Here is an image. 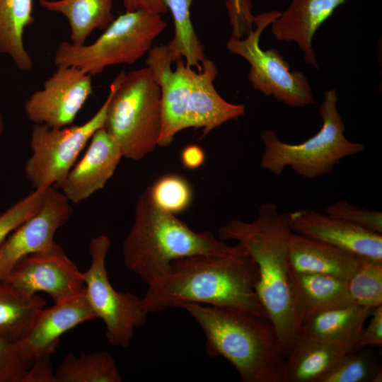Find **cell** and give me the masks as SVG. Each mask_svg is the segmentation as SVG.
<instances>
[{
    "mask_svg": "<svg viewBox=\"0 0 382 382\" xmlns=\"http://www.w3.org/2000/svg\"><path fill=\"white\" fill-rule=\"evenodd\" d=\"M292 233L289 212H279L272 202L261 204L253 220L231 219L218 231L221 241H236L255 262L257 296L286 357L301 324L289 252Z\"/></svg>",
    "mask_w": 382,
    "mask_h": 382,
    "instance_id": "obj_1",
    "label": "cell"
},
{
    "mask_svg": "<svg viewBox=\"0 0 382 382\" xmlns=\"http://www.w3.org/2000/svg\"><path fill=\"white\" fill-rule=\"evenodd\" d=\"M257 267L242 248L229 255H192L173 261L167 274L148 284L141 301L149 313L197 303L267 318L257 296Z\"/></svg>",
    "mask_w": 382,
    "mask_h": 382,
    "instance_id": "obj_2",
    "label": "cell"
},
{
    "mask_svg": "<svg viewBox=\"0 0 382 382\" xmlns=\"http://www.w3.org/2000/svg\"><path fill=\"white\" fill-rule=\"evenodd\" d=\"M161 89V129L158 146H169L175 136L188 128L202 129L200 139L224 123L245 114L243 104H233L216 91L215 64L206 58L200 71L183 57L174 62L166 45L153 46L146 59Z\"/></svg>",
    "mask_w": 382,
    "mask_h": 382,
    "instance_id": "obj_3",
    "label": "cell"
},
{
    "mask_svg": "<svg viewBox=\"0 0 382 382\" xmlns=\"http://www.w3.org/2000/svg\"><path fill=\"white\" fill-rule=\"evenodd\" d=\"M199 325L210 357H221L242 382H282L286 355L267 318L235 308L197 303L180 305Z\"/></svg>",
    "mask_w": 382,
    "mask_h": 382,
    "instance_id": "obj_4",
    "label": "cell"
},
{
    "mask_svg": "<svg viewBox=\"0 0 382 382\" xmlns=\"http://www.w3.org/2000/svg\"><path fill=\"white\" fill-rule=\"evenodd\" d=\"M241 250L211 231L196 232L156 207L146 190L139 196L130 231L122 243L127 269L147 285L167 274L173 261L197 255H229Z\"/></svg>",
    "mask_w": 382,
    "mask_h": 382,
    "instance_id": "obj_5",
    "label": "cell"
},
{
    "mask_svg": "<svg viewBox=\"0 0 382 382\" xmlns=\"http://www.w3.org/2000/svg\"><path fill=\"white\" fill-rule=\"evenodd\" d=\"M337 100L335 89L323 93L319 108L321 127L301 143L283 141L272 129L262 131L260 166L275 175L290 167L298 175L312 180L332 173L342 159L363 152L364 143L352 141L345 135V125L337 110Z\"/></svg>",
    "mask_w": 382,
    "mask_h": 382,
    "instance_id": "obj_6",
    "label": "cell"
},
{
    "mask_svg": "<svg viewBox=\"0 0 382 382\" xmlns=\"http://www.w3.org/2000/svg\"><path fill=\"white\" fill-rule=\"evenodd\" d=\"M111 98L103 128L123 157L139 161L158 146L161 129V89L148 66L122 69L110 86Z\"/></svg>",
    "mask_w": 382,
    "mask_h": 382,
    "instance_id": "obj_7",
    "label": "cell"
},
{
    "mask_svg": "<svg viewBox=\"0 0 382 382\" xmlns=\"http://www.w3.org/2000/svg\"><path fill=\"white\" fill-rule=\"evenodd\" d=\"M166 27L161 14L141 10L125 11L91 44L59 42L54 64L73 66L91 76L110 66L133 64L148 54Z\"/></svg>",
    "mask_w": 382,
    "mask_h": 382,
    "instance_id": "obj_8",
    "label": "cell"
},
{
    "mask_svg": "<svg viewBox=\"0 0 382 382\" xmlns=\"http://www.w3.org/2000/svg\"><path fill=\"white\" fill-rule=\"evenodd\" d=\"M272 11L255 16V28L245 37H231L226 49L241 56L250 65L248 79L253 88L266 96L293 108L314 103V95L307 77L289 64L276 48L263 50L260 39L263 30L280 15Z\"/></svg>",
    "mask_w": 382,
    "mask_h": 382,
    "instance_id": "obj_9",
    "label": "cell"
},
{
    "mask_svg": "<svg viewBox=\"0 0 382 382\" xmlns=\"http://www.w3.org/2000/svg\"><path fill=\"white\" fill-rule=\"evenodd\" d=\"M111 91L98 110L79 125L50 127L34 125L30 139L31 155L24 166L26 178L34 190L59 189L95 132L103 127Z\"/></svg>",
    "mask_w": 382,
    "mask_h": 382,
    "instance_id": "obj_10",
    "label": "cell"
},
{
    "mask_svg": "<svg viewBox=\"0 0 382 382\" xmlns=\"http://www.w3.org/2000/svg\"><path fill=\"white\" fill-rule=\"evenodd\" d=\"M110 245L107 235H99L91 241V262L83 272L85 290L96 318H100L105 325L108 342L127 348L135 329L146 325L149 313L140 298L130 292L117 291L110 283L105 264Z\"/></svg>",
    "mask_w": 382,
    "mask_h": 382,
    "instance_id": "obj_11",
    "label": "cell"
},
{
    "mask_svg": "<svg viewBox=\"0 0 382 382\" xmlns=\"http://www.w3.org/2000/svg\"><path fill=\"white\" fill-rule=\"evenodd\" d=\"M93 91L91 75L73 66L59 65L42 88L28 98L24 110L34 125L69 126Z\"/></svg>",
    "mask_w": 382,
    "mask_h": 382,
    "instance_id": "obj_12",
    "label": "cell"
},
{
    "mask_svg": "<svg viewBox=\"0 0 382 382\" xmlns=\"http://www.w3.org/2000/svg\"><path fill=\"white\" fill-rule=\"evenodd\" d=\"M73 212L71 202L62 191L54 187H48L39 210L0 245V280L5 279L23 257L51 248L56 243V232L69 221Z\"/></svg>",
    "mask_w": 382,
    "mask_h": 382,
    "instance_id": "obj_13",
    "label": "cell"
},
{
    "mask_svg": "<svg viewBox=\"0 0 382 382\" xmlns=\"http://www.w3.org/2000/svg\"><path fill=\"white\" fill-rule=\"evenodd\" d=\"M4 281L29 294L43 291L54 302L74 296L85 287L83 272L57 243L49 250L21 259Z\"/></svg>",
    "mask_w": 382,
    "mask_h": 382,
    "instance_id": "obj_14",
    "label": "cell"
},
{
    "mask_svg": "<svg viewBox=\"0 0 382 382\" xmlns=\"http://www.w3.org/2000/svg\"><path fill=\"white\" fill-rule=\"evenodd\" d=\"M289 218L294 233L382 262V234L308 208L289 212Z\"/></svg>",
    "mask_w": 382,
    "mask_h": 382,
    "instance_id": "obj_15",
    "label": "cell"
},
{
    "mask_svg": "<svg viewBox=\"0 0 382 382\" xmlns=\"http://www.w3.org/2000/svg\"><path fill=\"white\" fill-rule=\"evenodd\" d=\"M122 157L117 142L102 127L93 135L83 158L59 189L71 203L78 204L105 187Z\"/></svg>",
    "mask_w": 382,
    "mask_h": 382,
    "instance_id": "obj_16",
    "label": "cell"
},
{
    "mask_svg": "<svg viewBox=\"0 0 382 382\" xmlns=\"http://www.w3.org/2000/svg\"><path fill=\"white\" fill-rule=\"evenodd\" d=\"M95 318L84 287L81 292L40 311L20 341L33 359L40 355L51 356L65 332Z\"/></svg>",
    "mask_w": 382,
    "mask_h": 382,
    "instance_id": "obj_17",
    "label": "cell"
},
{
    "mask_svg": "<svg viewBox=\"0 0 382 382\" xmlns=\"http://www.w3.org/2000/svg\"><path fill=\"white\" fill-rule=\"evenodd\" d=\"M347 0H291L285 11L274 21L272 33L280 41L295 42L304 61L318 69L313 39L320 26Z\"/></svg>",
    "mask_w": 382,
    "mask_h": 382,
    "instance_id": "obj_18",
    "label": "cell"
},
{
    "mask_svg": "<svg viewBox=\"0 0 382 382\" xmlns=\"http://www.w3.org/2000/svg\"><path fill=\"white\" fill-rule=\"evenodd\" d=\"M373 310L352 303L319 312L302 321L299 332L354 352L365 323Z\"/></svg>",
    "mask_w": 382,
    "mask_h": 382,
    "instance_id": "obj_19",
    "label": "cell"
},
{
    "mask_svg": "<svg viewBox=\"0 0 382 382\" xmlns=\"http://www.w3.org/2000/svg\"><path fill=\"white\" fill-rule=\"evenodd\" d=\"M289 252L294 272L328 274L345 282L352 276L359 259L344 250L294 232Z\"/></svg>",
    "mask_w": 382,
    "mask_h": 382,
    "instance_id": "obj_20",
    "label": "cell"
},
{
    "mask_svg": "<svg viewBox=\"0 0 382 382\" xmlns=\"http://www.w3.org/2000/svg\"><path fill=\"white\" fill-rule=\"evenodd\" d=\"M349 352L299 332L286 357L282 382H320Z\"/></svg>",
    "mask_w": 382,
    "mask_h": 382,
    "instance_id": "obj_21",
    "label": "cell"
},
{
    "mask_svg": "<svg viewBox=\"0 0 382 382\" xmlns=\"http://www.w3.org/2000/svg\"><path fill=\"white\" fill-rule=\"evenodd\" d=\"M45 10L63 15L70 28L71 43L83 45L95 30H105L115 18L113 0H40Z\"/></svg>",
    "mask_w": 382,
    "mask_h": 382,
    "instance_id": "obj_22",
    "label": "cell"
},
{
    "mask_svg": "<svg viewBox=\"0 0 382 382\" xmlns=\"http://www.w3.org/2000/svg\"><path fill=\"white\" fill-rule=\"evenodd\" d=\"M302 321L310 316L352 303L347 283L337 277L294 272Z\"/></svg>",
    "mask_w": 382,
    "mask_h": 382,
    "instance_id": "obj_23",
    "label": "cell"
},
{
    "mask_svg": "<svg viewBox=\"0 0 382 382\" xmlns=\"http://www.w3.org/2000/svg\"><path fill=\"white\" fill-rule=\"evenodd\" d=\"M33 0H0V53L10 57L18 70L30 71L33 62L23 42L34 22Z\"/></svg>",
    "mask_w": 382,
    "mask_h": 382,
    "instance_id": "obj_24",
    "label": "cell"
},
{
    "mask_svg": "<svg viewBox=\"0 0 382 382\" xmlns=\"http://www.w3.org/2000/svg\"><path fill=\"white\" fill-rule=\"evenodd\" d=\"M45 305V299L37 294L23 291L0 280V337L22 339Z\"/></svg>",
    "mask_w": 382,
    "mask_h": 382,
    "instance_id": "obj_25",
    "label": "cell"
},
{
    "mask_svg": "<svg viewBox=\"0 0 382 382\" xmlns=\"http://www.w3.org/2000/svg\"><path fill=\"white\" fill-rule=\"evenodd\" d=\"M55 382H121L115 359L105 351L66 355L54 371Z\"/></svg>",
    "mask_w": 382,
    "mask_h": 382,
    "instance_id": "obj_26",
    "label": "cell"
},
{
    "mask_svg": "<svg viewBox=\"0 0 382 382\" xmlns=\"http://www.w3.org/2000/svg\"><path fill=\"white\" fill-rule=\"evenodd\" d=\"M162 1L170 11L173 20V36L166 45L173 62L183 57L189 66L200 71L202 63L207 57L191 21L192 0Z\"/></svg>",
    "mask_w": 382,
    "mask_h": 382,
    "instance_id": "obj_27",
    "label": "cell"
},
{
    "mask_svg": "<svg viewBox=\"0 0 382 382\" xmlns=\"http://www.w3.org/2000/svg\"><path fill=\"white\" fill-rule=\"evenodd\" d=\"M346 283L353 303L372 310L382 305V262L359 257Z\"/></svg>",
    "mask_w": 382,
    "mask_h": 382,
    "instance_id": "obj_28",
    "label": "cell"
},
{
    "mask_svg": "<svg viewBox=\"0 0 382 382\" xmlns=\"http://www.w3.org/2000/svg\"><path fill=\"white\" fill-rule=\"evenodd\" d=\"M146 191L156 207L175 215L185 211L192 199L190 183L177 174L161 176L149 186Z\"/></svg>",
    "mask_w": 382,
    "mask_h": 382,
    "instance_id": "obj_29",
    "label": "cell"
},
{
    "mask_svg": "<svg viewBox=\"0 0 382 382\" xmlns=\"http://www.w3.org/2000/svg\"><path fill=\"white\" fill-rule=\"evenodd\" d=\"M33 361L20 340L0 337V382H22Z\"/></svg>",
    "mask_w": 382,
    "mask_h": 382,
    "instance_id": "obj_30",
    "label": "cell"
},
{
    "mask_svg": "<svg viewBox=\"0 0 382 382\" xmlns=\"http://www.w3.org/2000/svg\"><path fill=\"white\" fill-rule=\"evenodd\" d=\"M47 189L34 190L0 214V245L12 231L39 210Z\"/></svg>",
    "mask_w": 382,
    "mask_h": 382,
    "instance_id": "obj_31",
    "label": "cell"
},
{
    "mask_svg": "<svg viewBox=\"0 0 382 382\" xmlns=\"http://www.w3.org/2000/svg\"><path fill=\"white\" fill-rule=\"evenodd\" d=\"M323 210L328 215L382 234V213L379 211L362 208L345 199L335 201L325 207Z\"/></svg>",
    "mask_w": 382,
    "mask_h": 382,
    "instance_id": "obj_32",
    "label": "cell"
},
{
    "mask_svg": "<svg viewBox=\"0 0 382 382\" xmlns=\"http://www.w3.org/2000/svg\"><path fill=\"white\" fill-rule=\"evenodd\" d=\"M375 372L366 357L352 352L345 354L320 382H364L371 381Z\"/></svg>",
    "mask_w": 382,
    "mask_h": 382,
    "instance_id": "obj_33",
    "label": "cell"
},
{
    "mask_svg": "<svg viewBox=\"0 0 382 382\" xmlns=\"http://www.w3.org/2000/svg\"><path fill=\"white\" fill-rule=\"evenodd\" d=\"M226 6L232 30V37L242 38L253 29L255 16L250 0H227Z\"/></svg>",
    "mask_w": 382,
    "mask_h": 382,
    "instance_id": "obj_34",
    "label": "cell"
},
{
    "mask_svg": "<svg viewBox=\"0 0 382 382\" xmlns=\"http://www.w3.org/2000/svg\"><path fill=\"white\" fill-rule=\"evenodd\" d=\"M54 371L50 355L37 356L22 382H55Z\"/></svg>",
    "mask_w": 382,
    "mask_h": 382,
    "instance_id": "obj_35",
    "label": "cell"
},
{
    "mask_svg": "<svg viewBox=\"0 0 382 382\" xmlns=\"http://www.w3.org/2000/svg\"><path fill=\"white\" fill-rule=\"evenodd\" d=\"M368 326L363 329L357 344V348L382 345V305L372 311Z\"/></svg>",
    "mask_w": 382,
    "mask_h": 382,
    "instance_id": "obj_36",
    "label": "cell"
},
{
    "mask_svg": "<svg viewBox=\"0 0 382 382\" xmlns=\"http://www.w3.org/2000/svg\"><path fill=\"white\" fill-rule=\"evenodd\" d=\"M126 11H146L164 14L168 9L162 0H122Z\"/></svg>",
    "mask_w": 382,
    "mask_h": 382,
    "instance_id": "obj_37",
    "label": "cell"
},
{
    "mask_svg": "<svg viewBox=\"0 0 382 382\" xmlns=\"http://www.w3.org/2000/svg\"><path fill=\"white\" fill-rule=\"evenodd\" d=\"M183 166L190 170L197 169L204 162L205 155L203 149L197 145L190 144L185 146L180 154Z\"/></svg>",
    "mask_w": 382,
    "mask_h": 382,
    "instance_id": "obj_38",
    "label": "cell"
},
{
    "mask_svg": "<svg viewBox=\"0 0 382 382\" xmlns=\"http://www.w3.org/2000/svg\"><path fill=\"white\" fill-rule=\"evenodd\" d=\"M371 381L372 382H381L382 381V371L381 369L374 373V376L371 378Z\"/></svg>",
    "mask_w": 382,
    "mask_h": 382,
    "instance_id": "obj_39",
    "label": "cell"
},
{
    "mask_svg": "<svg viewBox=\"0 0 382 382\" xmlns=\"http://www.w3.org/2000/svg\"><path fill=\"white\" fill-rule=\"evenodd\" d=\"M4 130V117L2 114L0 112V140L3 135Z\"/></svg>",
    "mask_w": 382,
    "mask_h": 382,
    "instance_id": "obj_40",
    "label": "cell"
}]
</instances>
